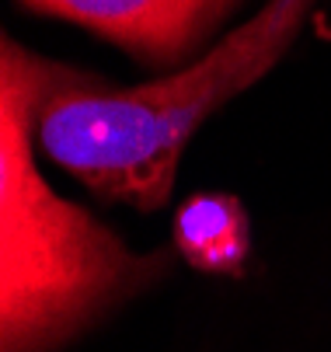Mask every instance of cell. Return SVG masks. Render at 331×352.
<instances>
[{
  "instance_id": "1",
  "label": "cell",
  "mask_w": 331,
  "mask_h": 352,
  "mask_svg": "<svg viewBox=\"0 0 331 352\" xmlns=\"http://www.w3.org/2000/svg\"><path fill=\"white\" fill-rule=\"evenodd\" d=\"M80 74L4 35L0 42V352H49L157 272L35 168L32 129L45 102Z\"/></svg>"
},
{
  "instance_id": "3",
  "label": "cell",
  "mask_w": 331,
  "mask_h": 352,
  "mask_svg": "<svg viewBox=\"0 0 331 352\" xmlns=\"http://www.w3.org/2000/svg\"><path fill=\"white\" fill-rule=\"evenodd\" d=\"M28 11L73 21L147 63H174L233 11L238 0H21Z\"/></svg>"
},
{
  "instance_id": "2",
  "label": "cell",
  "mask_w": 331,
  "mask_h": 352,
  "mask_svg": "<svg viewBox=\"0 0 331 352\" xmlns=\"http://www.w3.org/2000/svg\"><path fill=\"white\" fill-rule=\"evenodd\" d=\"M317 0H269L209 56L129 91H87L84 77L38 112V143L94 195L157 210L168 203L178 157L230 94L262 80L293 45Z\"/></svg>"
},
{
  "instance_id": "4",
  "label": "cell",
  "mask_w": 331,
  "mask_h": 352,
  "mask_svg": "<svg viewBox=\"0 0 331 352\" xmlns=\"http://www.w3.org/2000/svg\"><path fill=\"white\" fill-rule=\"evenodd\" d=\"M178 251L206 272H238L248 255V220L238 199L196 195L174 217Z\"/></svg>"
}]
</instances>
